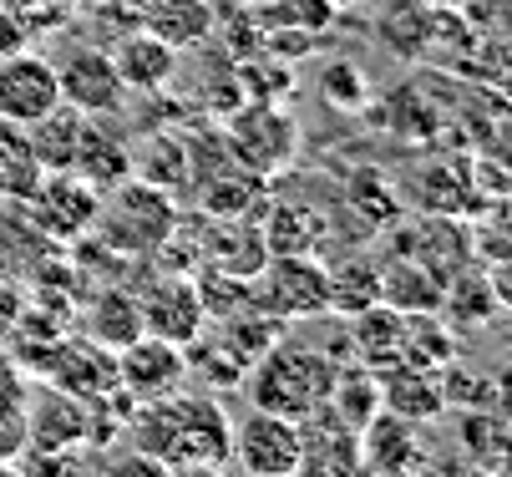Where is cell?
<instances>
[{"label":"cell","mask_w":512,"mask_h":477,"mask_svg":"<svg viewBox=\"0 0 512 477\" xmlns=\"http://www.w3.org/2000/svg\"><path fill=\"white\" fill-rule=\"evenodd\" d=\"M127 432L137 452L158 457L163 467H224L234 452V422L218 396L173 391L158 401H137Z\"/></svg>","instance_id":"cell-1"},{"label":"cell","mask_w":512,"mask_h":477,"mask_svg":"<svg viewBox=\"0 0 512 477\" xmlns=\"http://www.w3.org/2000/svg\"><path fill=\"white\" fill-rule=\"evenodd\" d=\"M335 371H340L335 356H325V351H315V346H300V340H284V335H279L274 346L249 366L244 381H249L254 406L305 422V417H315L320 406L330 401Z\"/></svg>","instance_id":"cell-2"},{"label":"cell","mask_w":512,"mask_h":477,"mask_svg":"<svg viewBox=\"0 0 512 477\" xmlns=\"http://www.w3.org/2000/svg\"><path fill=\"white\" fill-rule=\"evenodd\" d=\"M173 229H178V203L168 188H158L148 178H122L117 188H107L97 198L92 234L102 249H112L122 259H148V254L168 249Z\"/></svg>","instance_id":"cell-3"},{"label":"cell","mask_w":512,"mask_h":477,"mask_svg":"<svg viewBox=\"0 0 512 477\" xmlns=\"http://www.w3.org/2000/svg\"><path fill=\"white\" fill-rule=\"evenodd\" d=\"M249 285L254 305L279 325L330 315V264H320V254H269Z\"/></svg>","instance_id":"cell-4"},{"label":"cell","mask_w":512,"mask_h":477,"mask_svg":"<svg viewBox=\"0 0 512 477\" xmlns=\"http://www.w3.org/2000/svg\"><path fill=\"white\" fill-rule=\"evenodd\" d=\"M300 447H305V432L295 417H279V412H254L234 427V462L244 467V477H295L300 467Z\"/></svg>","instance_id":"cell-5"},{"label":"cell","mask_w":512,"mask_h":477,"mask_svg":"<svg viewBox=\"0 0 512 477\" xmlns=\"http://www.w3.org/2000/svg\"><path fill=\"white\" fill-rule=\"evenodd\" d=\"M137 310H142V335L173 340L183 351L198 346V335L208 325V305L198 295V280H188V275H158L137 295Z\"/></svg>","instance_id":"cell-6"},{"label":"cell","mask_w":512,"mask_h":477,"mask_svg":"<svg viewBox=\"0 0 512 477\" xmlns=\"http://www.w3.org/2000/svg\"><path fill=\"white\" fill-rule=\"evenodd\" d=\"M224 148H229L244 168H254V173L264 178V173H274V168H284L289 158H295L300 127H295V117H289V112L259 102V107H249V112H239V117L229 122Z\"/></svg>","instance_id":"cell-7"},{"label":"cell","mask_w":512,"mask_h":477,"mask_svg":"<svg viewBox=\"0 0 512 477\" xmlns=\"http://www.w3.org/2000/svg\"><path fill=\"white\" fill-rule=\"evenodd\" d=\"M56 82H61V102L77 107L82 117H107L127 97V87L117 77V61L102 46H71L56 61Z\"/></svg>","instance_id":"cell-8"},{"label":"cell","mask_w":512,"mask_h":477,"mask_svg":"<svg viewBox=\"0 0 512 477\" xmlns=\"http://www.w3.org/2000/svg\"><path fill=\"white\" fill-rule=\"evenodd\" d=\"M188 376V351L158 335H137L132 346L117 351V391L127 401H158L173 396Z\"/></svg>","instance_id":"cell-9"},{"label":"cell","mask_w":512,"mask_h":477,"mask_svg":"<svg viewBox=\"0 0 512 477\" xmlns=\"http://www.w3.org/2000/svg\"><path fill=\"white\" fill-rule=\"evenodd\" d=\"M61 107V82H56V61L36 56V51H11L0 56V117L26 127L46 112Z\"/></svg>","instance_id":"cell-10"},{"label":"cell","mask_w":512,"mask_h":477,"mask_svg":"<svg viewBox=\"0 0 512 477\" xmlns=\"http://www.w3.org/2000/svg\"><path fill=\"white\" fill-rule=\"evenodd\" d=\"M97 188L82 183L77 173H41V183L31 188V219L41 234L51 239H82L92 234V219H97Z\"/></svg>","instance_id":"cell-11"},{"label":"cell","mask_w":512,"mask_h":477,"mask_svg":"<svg viewBox=\"0 0 512 477\" xmlns=\"http://www.w3.org/2000/svg\"><path fill=\"white\" fill-rule=\"evenodd\" d=\"M300 432H305V447H300L295 477H371L365 452H360V432L345 427L330 406H320L315 417H305Z\"/></svg>","instance_id":"cell-12"},{"label":"cell","mask_w":512,"mask_h":477,"mask_svg":"<svg viewBox=\"0 0 512 477\" xmlns=\"http://www.w3.org/2000/svg\"><path fill=\"white\" fill-rule=\"evenodd\" d=\"M391 249L426 264L431 275H452V269H462L472 259V239H467V219H452V214H421L411 219L406 229L391 234Z\"/></svg>","instance_id":"cell-13"},{"label":"cell","mask_w":512,"mask_h":477,"mask_svg":"<svg viewBox=\"0 0 512 477\" xmlns=\"http://www.w3.org/2000/svg\"><path fill=\"white\" fill-rule=\"evenodd\" d=\"M360 452H365V467H371V477H411V472L426 462V447H421L416 422L386 412V406L360 427Z\"/></svg>","instance_id":"cell-14"},{"label":"cell","mask_w":512,"mask_h":477,"mask_svg":"<svg viewBox=\"0 0 512 477\" xmlns=\"http://www.w3.org/2000/svg\"><path fill=\"white\" fill-rule=\"evenodd\" d=\"M416 203L421 214H452V219H472L482 209V193L477 188V163L467 158H436L416 168Z\"/></svg>","instance_id":"cell-15"},{"label":"cell","mask_w":512,"mask_h":477,"mask_svg":"<svg viewBox=\"0 0 512 477\" xmlns=\"http://www.w3.org/2000/svg\"><path fill=\"white\" fill-rule=\"evenodd\" d=\"M376 381H381V406H386V412H396V417H406V422H416V427H426V422H436V417L447 412L442 371L396 361V366L376 371Z\"/></svg>","instance_id":"cell-16"},{"label":"cell","mask_w":512,"mask_h":477,"mask_svg":"<svg viewBox=\"0 0 512 477\" xmlns=\"http://www.w3.org/2000/svg\"><path fill=\"white\" fill-rule=\"evenodd\" d=\"M112 61H117V77H122L127 92H163L178 77V46L163 41V36H153L148 26L127 31L112 46Z\"/></svg>","instance_id":"cell-17"},{"label":"cell","mask_w":512,"mask_h":477,"mask_svg":"<svg viewBox=\"0 0 512 477\" xmlns=\"http://www.w3.org/2000/svg\"><path fill=\"white\" fill-rule=\"evenodd\" d=\"M436 315H442L452 330H482L487 320L502 315V305L492 295V275L477 259H467L462 269H452V275L442 280V305H436Z\"/></svg>","instance_id":"cell-18"},{"label":"cell","mask_w":512,"mask_h":477,"mask_svg":"<svg viewBox=\"0 0 512 477\" xmlns=\"http://www.w3.org/2000/svg\"><path fill=\"white\" fill-rule=\"evenodd\" d=\"M401 325L406 315L391 310L386 300H376L371 310L350 315V361L371 366V371H386L401 361Z\"/></svg>","instance_id":"cell-19"},{"label":"cell","mask_w":512,"mask_h":477,"mask_svg":"<svg viewBox=\"0 0 512 477\" xmlns=\"http://www.w3.org/2000/svg\"><path fill=\"white\" fill-rule=\"evenodd\" d=\"M82 127H87V117H82L77 107H66V102H61L56 112L26 122V127H21V138H26V148H31V158H36L41 173H66L71 158H77Z\"/></svg>","instance_id":"cell-20"},{"label":"cell","mask_w":512,"mask_h":477,"mask_svg":"<svg viewBox=\"0 0 512 477\" xmlns=\"http://www.w3.org/2000/svg\"><path fill=\"white\" fill-rule=\"evenodd\" d=\"M71 173H77L82 183H92L97 193H107L122 178H132V148L122 138H112V132H97V122L87 117L82 138H77V158H71Z\"/></svg>","instance_id":"cell-21"},{"label":"cell","mask_w":512,"mask_h":477,"mask_svg":"<svg viewBox=\"0 0 512 477\" xmlns=\"http://www.w3.org/2000/svg\"><path fill=\"white\" fill-rule=\"evenodd\" d=\"M87 335L97 340L102 351H122V346H132V340L142 335V310H137V290H117V285H107V290H97L92 300H87Z\"/></svg>","instance_id":"cell-22"},{"label":"cell","mask_w":512,"mask_h":477,"mask_svg":"<svg viewBox=\"0 0 512 477\" xmlns=\"http://www.w3.org/2000/svg\"><path fill=\"white\" fill-rule=\"evenodd\" d=\"M381 300L401 315L436 310L442 305V275H431L426 264H416L406 254H391V264H381Z\"/></svg>","instance_id":"cell-23"},{"label":"cell","mask_w":512,"mask_h":477,"mask_svg":"<svg viewBox=\"0 0 512 477\" xmlns=\"http://www.w3.org/2000/svg\"><path fill=\"white\" fill-rule=\"evenodd\" d=\"M142 26L163 41H173L178 51H188V46L208 41L213 6L208 0H142Z\"/></svg>","instance_id":"cell-24"},{"label":"cell","mask_w":512,"mask_h":477,"mask_svg":"<svg viewBox=\"0 0 512 477\" xmlns=\"http://www.w3.org/2000/svg\"><path fill=\"white\" fill-rule=\"evenodd\" d=\"M401 361L406 366H426V371H442L457 361V330L436 315V310H416L401 325Z\"/></svg>","instance_id":"cell-25"},{"label":"cell","mask_w":512,"mask_h":477,"mask_svg":"<svg viewBox=\"0 0 512 477\" xmlns=\"http://www.w3.org/2000/svg\"><path fill=\"white\" fill-rule=\"evenodd\" d=\"M259 234L269 254H315L325 244V214L310 209V203H274V214Z\"/></svg>","instance_id":"cell-26"},{"label":"cell","mask_w":512,"mask_h":477,"mask_svg":"<svg viewBox=\"0 0 512 477\" xmlns=\"http://www.w3.org/2000/svg\"><path fill=\"white\" fill-rule=\"evenodd\" d=\"M345 209L360 214V224H365L360 234H381V229H391V224L401 219V193L391 188L386 173L355 168V173L345 178Z\"/></svg>","instance_id":"cell-27"},{"label":"cell","mask_w":512,"mask_h":477,"mask_svg":"<svg viewBox=\"0 0 512 477\" xmlns=\"http://www.w3.org/2000/svg\"><path fill=\"white\" fill-rule=\"evenodd\" d=\"M330 412L345 422V427H365L376 412H381V381H376V371L371 366H360V361H340V371H335V391H330Z\"/></svg>","instance_id":"cell-28"},{"label":"cell","mask_w":512,"mask_h":477,"mask_svg":"<svg viewBox=\"0 0 512 477\" xmlns=\"http://www.w3.org/2000/svg\"><path fill=\"white\" fill-rule=\"evenodd\" d=\"M381 300V264L371 259H340L330 264V310L335 315H360Z\"/></svg>","instance_id":"cell-29"},{"label":"cell","mask_w":512,"mask_h":477,"mask_svg":"<svg viewBox=\"0 0 512 477\" xmlns=\"http://www.w3.org/2000/svg\"><path fill=\"white\" fill-rule=\"evenodd\" d=\"M264 31H289V36H325L340 16V6L330 0H264L249 11Z\"/></svg>","instance_id":"cell-30"},{"label":"cell","mask_w":512,"mask_h":477,"mask_svg":"<svg viewBox=\"0 0 512 477\" xmlns=\"http://www.w3.org/2000/svg\"><path fill=\"white\" fill-rule=\"evenodd\" d=\"M31 432L41 447H71L87 437V412L71 391H56V396H41L36 401V417H31Z\"/></svg>","instance_id":"cell-31"},{"label":"cell","mask_w":512,"mask_h":477,"mask_svg":"<svg viewBox=\"0 0 512 477\" xmlns=\"http://www.w3.org/2000/svg\"><path fill=\"white\" fill-rule=\"evenodd\" d=\"M36 183H41V168H36L26 138H21V127L0 117V193H21V198H31Z\"/></svg>","instance_id":"cell-32"},{"label":"cell","mask_w":512,"mask_h":477,"mask_svg":"<svg viewBox=\"0 0 512 477\" xmlns=\"http://www.w3.org/2000/svg\"><path fill=\"white\" fill-rule=\"evenodd\" d=\"M467 239H472V259L477 264H497V259H512V209H477V219L467 224Z\"/></svg>","instance_id":"cell-33"},{"label":"cell","mask_w":512,"mask_h":477,"mask_svg":"<svg viewBox=\"0 0 512 477\" xmlns=\"http://www.w3.org/2000/svg\"><path fill=\"white\" fill-rule=\"evenodd\" d=\"M320 92H325V102H335L340 112H360L365 97H371V87H365V77H360L355 61H330L325 72H320Z\"/></svg>","instance_id":"cell-34"},{"label":"cell","mask_w":512,"mask_h":477,"mask_svg":"<svg viewBox=\"0 0 512 477\" xmlns=\"http://www.w3.org/2000/svg\"><path fill=\"white\" fill-rule=\"evenodd\" d=\"M442 396L462 412H492V376H467L457 361L442 366Z\"/></svg>","instance_id":"cell-35"},{"label":"cell","mask_w":512,"mask_h":477,"mask_svg":"<svg viewBox=\"0 0 512 477\" xmlns=\"http://www.w3.org/2000/svg\"><path fill=\"white\" fill-rule=\"evenodd\" d=\"M168 472H173V467H163L158 457L137 452V447H127V452L107 457V467H102V477H168Z\"/></svg>","instance_id":"cell-36"},{"label":"cell","mask_w":512,"mask_h":477,"mask_svg":"<svg viewBox=\"0 0 512 477\" xmlns=\"http://www.w3.org/2000/svg\"><path fill=\"white\" fill-rule=\"evenodd\" d=\"M21 46H26V21H21L16 11L0 6V56H11V51H21Z\"/></svg>","instance_id":"cell-37"},{"label":"cell","mask_w":512,"mask_h":477,"mask_svg":"<svg viewBox=\"0 0 512 477\" xmlns=\"http://www.w3.org/2000/svg\"><path fill=\"white\" fill-rule=\"evenodd\" d=\"M492 412L512 422V361H507V366L492 376Z\"/></svg>","instance_id":"cell-38"},{"label":"cell","mask_w":512,"mask_h":477,"mask_svg":"<svg viewBox=\"0 0 512 477\" xmlns=\"http://www.w3.org/2000/svg\"><path fill=\"white\" fill-rule=\"evenodd\" d=\"M487 275H492V295H497V305H502V310H512V259L487 264Z\"/></svg>","instance_id":"cell-39"},{"label":"cell","mask_w":512,"mask_h":477,"mask_svg":"<svg viewBox=\"0 0 512 477\" xmlns=\"http://www.w3.org/2000/svg\"><path fill=\"white\" fill-rule=\"evenodd\" d=\"M431 477H492L487 467H477L472 457H447V462H436Z\"/></svg>","instance_id":"cell-40"},{"label":"cell","mask_w":512,"mask_h":477,"mask_svg":"<svg viewBox=\"0 0 512 477\" xmlns=\"http://www.w3.org/2000/svg\"><path fill=\"white\" fill-rule=\"evenodd\" d=\"M168 477H229V472H218V467H173Z\"/></svg>","instance_id":"cell-41"},{"label":"cell","mask_w":512,"mask_h":477,"mask_svg":"<svg viewBox=\"0 0 512 477\" xmlns=\"http://www.w3.org/2000/svg\"><path fill=\"white\" fill-rule=\"evenodd\" d=\"M234 6H239V11H254V6H264V0H234Z\"/></svg>","instance_id":"cell-42"},{"label":"cell","mask_w":512,"mask_h":477,"mask_svg":"<svg viewBox=\"0 0 512 477\" xmlns=\"http://www.w3.org/2000/svg\"><path fill=\"white\" fill-rule=\"evenodd\" d=\"M330 6H355V0H330Z\"/></svg>","instance_id":"cell-43"}]
</instances>
